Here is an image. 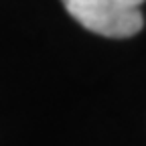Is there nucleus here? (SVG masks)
<instances>
[{
    "label": "nucleus",
    "instance_id": "f257e3e1",
    "mask_svg": "<svg viewBox=\"0 0 146 146\" xmlns=\"http://www.w3.org/2000/svg\"><path fill=\"white\" fill-rule=\"evenodd\" d=\"M75 21L102 36L128 39L142 31L144 0H61Z\"/></svg>",
    "mask_w": 146,
    "mask_h": 146
}]
</instances>
